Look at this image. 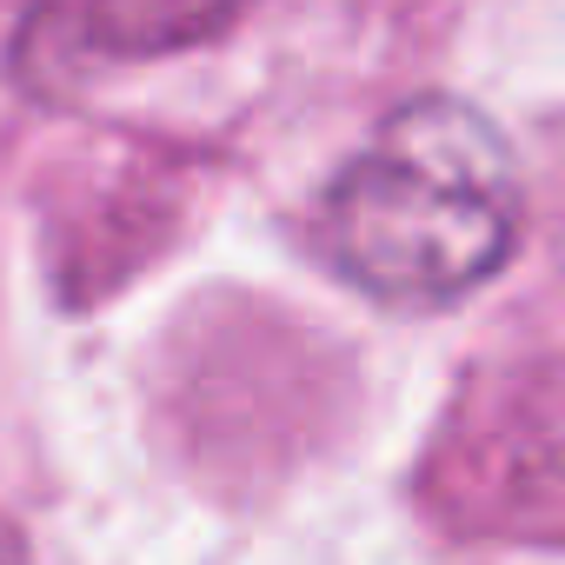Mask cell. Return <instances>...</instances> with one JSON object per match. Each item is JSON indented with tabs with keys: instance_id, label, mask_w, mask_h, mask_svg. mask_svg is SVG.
Wrapping results in <instances>:
<instances>
[{
	"instance_id": "1",
	"label": "cell",
	"mask_w": 565,
	"mask_h": 565,
	"mask_svg": "<svg viewBox=\"0 0 565 565\" xmlns=\"http://www.w3.org/2000/svg\"><path fill=\"white\" fill-rule=\"evenodd\" d=\"M519 226V167L499 127L452 94H419L333 173L320 259L380 307H452L512 259Z\"/></svg>"
},
{
	"instance_id": "2",
	"label": "cell",
	"mask_w": 565,
	"mask_h": 565,
	"mask_svg": "<svg viewBox=\"0 0 565 565\" xmlns=\"http://www.w3.org/2000/svg\"><path fill=\"white\" fill-rule=\"evenodd\" d=\"M0 565H41V558H34V545H28V532H21V525H8V519H0Z\"/></svg>"
}]
</instances>
